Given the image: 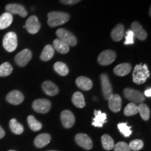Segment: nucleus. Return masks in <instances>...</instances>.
I'll use <instances>...</instances> for the list:
<instances>
[{"label": "nucleus", "mask_w": 151, "mask_h": 151, "mask_svg": "<svg viewBox=\"0 0 151 151\" xmlns=\"http://www.w3.org/2000/svg\"><path fill=\"white\" fill-rule=\"evenodd\" d=\"M42 89L45 93L49 96H55L59 93V88L50 81H46L43 83Z\"/></svg>", "instance_id": "nucleus-18"}, {"label": "nucleus", "mask_w": 151, "mask_h": 151, "mask_svg": "<svg viewBox=\"0 0 151 151\" xmlns=\"http://www.w3.org/2000/svg\"><path fill=\"white\" fill-rule=\"evenodd\" d=\"M61 121L65 128H71L75 123V116L71 111L64 110L61 113Z\"/></svg>", "instance_id": "nucleus-13"}, {"label": "nucleus", "mask_w": 151, "mask_h": 151, "mask_svg": "<svg viewBox=\"0 0 151 151\" xmlns=\"http://www.w3.org/2000/svg\"><path fill=\"white\" fill-rule=\"evenodd\" d=\"M13 67L10 63L4 62L0 65V76L6 77L8 76L12 73Z\"/></svg>", "instance_id": "nucleus-32"}, {"label": "nucleus", "mask_w": 151, "mask_h": 151, "mask_svg": "<svg viewBox=\"0 0 151 151\" xmlns=\"http://www.w3.org/2000/svg\"><path fill=\"white\" fill-rule=\"evenodd\" d=\"M24 28L29 34H37L41 29V23L37 17L36 16H30L26 21Z\"/></svg>", "instance_id": "nucleus-10"}, {"label": "nucleus", "mask_w": 151, "mask_h": 151, "mask_svg": "<svg viewBox=\"0 0 151 151\" xmlns=\"http://www.w3.org/2000/svg\"><path fill=\"white\" fill-rule=\"evenodd\" d=\"M111 36L114 41H120L124 36V27L122 24H118L111 31Z\"/></svg>", "instance_id": "nucleus-22"}, {"label": "nucleus", "mask_w": 151, "mask_h": 151, "mask_svg": "<svg viewBox=\"0 0 151 151\" xmlns=\"http://www.w3.org/2000/svg\"><path fill=\"white\" fill-rule=\"evenodd\" d=\"M27 122L30 129L34 132H38L42 128V124L39 122L33 116H29L27 118Z\"/></svg>", "instance_id": "nucleus-29"}, {"label": "nucleus", "mask_w": 151, "mask_h": 151, "mask_svg": "<svg viewBox=\"0 0 151 151\" xmlns=\"http://www.w3.org/2000/svg\"><path fill=\"white\" fill-rule=\"evenodd\" d=\"M143 146H144V144H143V141L140 140V139H135V140L132 141L129 144V148L131 149V150L134 151H139L141 150L143 148Z\"/></svg>", "instance_id": "nucleus-35"}, {"label": "nucleus", "mask_w": 151, "mask_h": 151, "mask_svg": "<svg viewBox=\"0 0 151 151\" xmlns=\"http://www.w3.org/2000/svg\"><path fill=\"white\" fill-rule=\"evenodd\" d=\"M75 140L78 146L86 149V150H90L93 146L92 139H90L89 136L86 134H78L77 135H76Z\"/></svg>", "instance_id": "nucleus-11"}, {"label": "nucleus", "mask_w": 151, "mask_h": 151, "mask_svg": "<svg viewBox=\"0 0 151 151\" xmlns=\"http://www.w3.org/2000/svg\"><path fill=\"white\" fill-rule=\"evenodd\" d=\"M150 77V71L146 65H137L132 73L134 83L137 85L144 83Z\"/></svg>", "instance_id": "nucleus-2"}, {"label": "nucleus", "mask_w": 151, "mask_h": 151, "mask_svg": "<svg viewBox=\"0 0 151 151\" xmlns=\"http://www.w3.org/2000/svg\"><path fill=\"white\" fill-rule=\"evenodd\" d=\"M94 118L92 120V124L96 127H102L107 122V116L105 113H102L99 110L94 111Z\"/></svg>", "instance_id": "nucleus-17"}, {"label": "nucleus", "mask_w": 151, "mask_h": 151, "mask_svg": "<svg viewBox=\"0 0 151 151\" xmlns=\"http://www.w3.org/2000/svg\"><path fill=\"white\" fill-rule=\"evenodd\" d=\"M144 96H146L147 97H151V89L150 88H148V89H147L145 90L144 92Z\"/></svg>", "instance_id": "nucleus-39"}, {"label": "nucleus", "mask_w": 151, "mask_h": 151, "mask_svg": "<svg viewBox=\"0 0 151 151\" xmlns=\"http://www.w3.org/2000/svg\"><path fill=\"white\" fill-rule=\"evenodd\" d=\"M109 106L111 111L118 113L120 111L122 106V99L118 94H113L109 99Z\"/></svg>", "instance_id": "nucleus-14"}, {"label": "nucleus", "mask_w": 151, "mask_h": 151, "mask_svg": "<svg viewBox=\"0 0 151 151\" xmlns=\"http://www.w3.org/2000/svg\"><path fill=\"white\" fill-rule=\"evenodd\" d=\"M6 10L11 14H18L22 18L27 16V11L23 6L19 4H9L6 6Z\"/></svg>", "instance_id": "nucleus-12"}, {"label": "nucleus", "mask_w": 151, "mask_h": 151, "mask_svg": "<svg viewBox=\"0 0 151 151\" xmlns=\"http://www.w3.org/2000/svg\"><path fill=\"white\" fill-rule=\"evenodd\" d=\"M124 95L132 103L141 104L145 101V96L142 92L132 88H125L124 90Z\"/></svg>", "instance_id": "nucleus-5"}, {"label": "nucleus", "mask_w": 151, "mask_h": 151, "mask_svg": "<svg viewBox=\"0 0 151 151\" xmlns=\"http://www.w3.org/2000/svg\"><path fill=\"white\" fill-rule=\"evenodd\" d=\"M9 151H16V150H9Z\"/></svg>", "instance_id": "nucleus-41"}, {"label": "nucleus", "mask_w": 151, "mask_h": 151, "mask_svg": "<svg viewBox=\"0 0 151 151\" xmlns=\"http://www.w3.org/2000/svg\"><path fill=\"white\" fill-rule=\"evenodd\" d=\"M32 58V53L29 49H24L15 57V62L19 67H24L29 63Z\"/></svg>", "instance_id": "nucleus-8"}, {"label": "nucleus", "mask_w": 151, "mask_h": 151, "mask_svg": "<svg viewBox=\"0 0 151 151\" xmlns=\"http://www.w3.org/2000/svg\"><path fill=\"white\" fill-rule=\"evenodd\" d=\"M9 127L11 131L16 134H21L24 132V127L20 122H18L16 119H11L9 122Z\"/></svg>", "instance_id": "nucleus-27"}, {"label": "nucleus", "mask_w": 151, "mask_h": 151, "mask_svg": "<svg viewBox=\"0 0 151 151\" xmlns=\"http://www.w3.org/2000/svg\"><path fill=\"white\" fill-rule=\"evenodd\" d=\"M101 143L106 150H111L114 148V141L109 134H104L101 137Z\"/></svg>", "instance_id": "nucleus-28"}, {"label": "nucleus", "mask_w": 151, "mask_h": 151, "mask_svg": "<svg viewBox=\"0 0 151 151\" xmlns=\"http://www.w3.org/2000/svg\"><path fill=\"white\" fill-rule=\"evenodd\" d=\"M6 101L11 104L19 105L24 101V95L18 90H13L7 94Z\"/></svg>", "instance_id": "nucleus-15"}, {"label": "nucleus", "mask_w": 151, "mask_h": 151, "mask_svg": "<svg viewBox=\"0 0 151 151\" xmlns=\"http://www.w3.org/2000/svg\"><path fill=\"white\" fill-rule=\"evenodd\" d=\"M54 69L58 74L65 76L69 73V68L65 63L61 62H56L54 65Z\"/></svg>", "instance_id": "nucleus-30"}, {"label": "nucleus", "mask_w": 151, "mask_h": 151, "mask_svg": "<svg viewBox=\"0 0 151 151\" xmlns=\"http://www.w3.org/2000/svg\"><path fill=\"white\" fill-rule=\"evenodd\" d=\"M32 108L36 112L47 113L51 109V102L46 99H38L33 101Z\"/></svg>", "instance_id": "nucleus-6"}, {"label": "nucleus", "mask_w": 151, "mask_h": 151, "mask_svg": "<svg viewBox=\"0 0 151 151\" xmlns=\"http://www.w3.org/2000/svg\"><path fill=\"white\" fill-rule=\"evenodd\" d=\"M81 0H60V2L66 5H73L80 2Z\"/></svg>", "instance_id": "nucleus-38"}, {"label": "nucleus", "mask_w": 151, "mask_h": 151, "mask_svg": "<svg viewBox=\"0 0 151 151\" xmlns=\"http://www.w3.org/2000/svg\"><path fill=\"white\" fill-rule=\"evenodd\" d=\"M116 58V52L112 50H106L101 52L98 57V62L102 66L111 65L115 61Z\"/></svg>", "instance_id": "nucleus-7"}, {"label": "nucleus", "mask_w": 151, "mask_h": 151, "mask_svg": "<svg viewBox=\"0 0 151 151\" xmlns=\"http://www.w3.org/2000/svg\"><path fill=\"white\" fill-rule=\"evenodd\" d=\"M138 111L139 113H140L141 118L144 120H148L150 118V109H149L148 106L146 104L141 103L138 106Z\"/></svg>", "instance_id": "nucleus-31"}, {"label": "nucleus", "mask_w": 151, "mask_h": 151, "mask_svg": "<svg viewBox=\"0 0 151 151\" xmlns=\"http://www.w3.org/2000/svg\"><path fill=\"white\" fill-rule=\"evenodd\" d=\"M125 41H124V45H132L134 44V35L133 32L132 30H127L125 33Z\"/></svg>", "instance_id": "nucleus-37"}, {"label": "nucleus", "mask_w": 151, "mask_h": 151, "mask_svg": "<svg viewBox=\"0 0 151 151\" xmlns=\"http://www.w3.org/2000/svg\"><path fill=\"white\" fill-rule=\"evenodd\" d=\"M51 140V137L50 134L46 133L41 134L38 135L35 139V145L37 148H41L43 147L46 146L50 143Z\"/></svg>", "instance_id": "nucleus-21"}, {"label": "nucleus", "mask_w": 151, "mask_h": 151, "mask_svg": "<svg viewBox=\"0 0 151 151\" xmlns=\"http://www.w3.org/2000/svg\"><path fill=\"white\" fill-rule=\"evenodd\" d=\"M101 78V88H102L103 95L106 100H109V98L111 97L113 93V88L111 83L109 80L108 75L106 73H102L100 76Z\"/></svg>", "instance_id": "nucleus-9"}, {"label": "nucleus", "mask_w": 151, "mask_h": 151, "mask_svg": "<svg viewBox=\"0 0 151 151\" xmlns=\"http://www.w3.org/2000/svg\"><path fill=\"white\" fill-rule=\"evenodd\" d=\"M4 136H5V131L4 130L3 128L0 126V139H2Z\"/></svg>", "instance_id": "nucleus-40"}, {"label": "nucleus", "mask_w": 151, "mask_h": 151, "mask_svg": "<svg viewBox=\"0 0 151 151\" xmlns=\"http://www.w3.org/2000/svg\"><path fill=\"white\" fill-rule=\"evenodd\" d=\"M72 102L75 106L77 108L82 109L86 106V101L83 94L80 92H76L73 93L72 96Z\"/></svg>", "instance_id": "nucleus-25"}, {"label": "nucleus", "mask_w": 151, "mask_h": 151, "mask_svg": "<svg viewBox=\"0 0 151 151\" xmlns=\"http://www.w3.org/2000/svg\"><path fill=\"white\" fill-rule=\"evenodd\" d=\"M53 48L58 52L61 54H67L69 51L70 46L67 45V43L63 42V41L60 40L59 39H55L53 41Z\"/></svg>", "instance_id": "nucleus-23"}, {"label": "nucleus", "mask_w": 151, "mask_h": 151, "mask_svg": "<svg viewBox=\"0 0 151 151\" xmlns=\"http://www.w3.org/2000/svg\"><path fill=\"white\" fill-rule=\"evenodd\" d=\"M3 47L6 51L14 52L18 46V38L14 32H9L4 37L2 41Z\"/></svg>", "instance_id": "nucleus-3"}, {"label": "nucleus", "mask_w": 151, "mask_h": 151, "mask_svg": "<svg viewBox=\"0 0 151 151\" xmlns=\"http://www.w3.org/2000/svg\"><path fill=\"white\" fill-rule=\"evenodd\" d=\"M76 83L79 88L85 91H88L92 88V81L86 76H79L76 81Z\"/></svg>", "instance_id": "nucleus-19"}, {"label": "nucleus", "mask_w": 151, "mask_h": 151, "mask_svg": "<svg viewBox=\"0 0 151 151\" xmlns=\"http://www.w3.org/2000/svg\"><path fill=\"white\" fill-rule=\"evenodd\" d=\"M70 16L61 11H52L48 14V24L50 27H55L62 25L69 21Z\"/></svg>", "instance_id": "nucleus-1"}, {"label": "nucleus", "mask_w": 151, "mask_h": 151, "mask_svg": "<svg viewBox=\"0 0 151 151\" xmlns=\"http://www.w3.org/2000/svg\"><path fill=\"white\" fill-rule=\"evenodd\" d=\"M48 151H58V150H48Z\"/></svg>", "instance_id": "nucleus-42"}, {"label": "nucleus", "mask_w": 151, "mask_h": 151, "mask_svg": "<svg viewBox=\"0 0 151 151\" xmlns=\"http://www.w3.org/2000/svg\"><path fill=\"white\" fill-rule=\"evenodd\" d=\"M132 71V65L129 63H122L117 65L113 69V72L118 76H124Z\"/></svg>", "instance_id": "nucleus-20"}, {"label": "nucleus", "mask_w": 151, "mask_h": 151, "mask_svg": "<svg viewBox=\"0 0 151 151\" xmlns=\"http://www.w3.org/2000/svg\"><path fill=\"white\" fill-rule=\"evenodd\" d=\"M139 113L138 111V106L134 103H129L128 104L127 106L124 108V114L126 116H134V115L137 114Z\"/></svg>", "instance_id": "nucleus-33"}, {"label": "nucleus", "mask_w": 151, "mask_h": 151, "mask_svg": "<svg viewBox=\"0 0 151 151\" xmlns=\"http://www.w3.org/2000/svg\"><path fill=\"white\" fill-rule=\"evenodd\" d=\"M55 54V49L51 45L48 44L43 48V51L41 52L40 58L43 61H49L53 58Z\"/></svg>", "instance_id": "nucleus-24"}, {"label": "nucleus", "mask_w": 151, "mask_h": 151, "mask_svg": "<svg viewBox=\"0 0 151 151\" xmlns=\"http://www.w3.org/2000/svg\"><path fill=\"white\" fill-rule=\"evenodd\" d=\"M13 22V15L6 12L0 16V29L9 27Z\"/></svg>", "instance_id": "nucleus-26"}, {"label": "nucleus", "mask_w": 151, "mask_h": 151, "mask_svg": "<svg viewBox=\"0 0 151 151\" xmlns=\"http://www.w3.org/2000/svg\"><path fill=\"white\" fill-rule=\"evenodd\" d=\"M56 35L58 39L67 43L69 46H75L77 44V39L74 35L71 32L68 30L60 28L56 32Z\"/></svg>", "instance_id": "nucleus-4"}, {"label": "nucleus", "mask_w": 151, "mask_h": 151, "mask_svg": "<svg viewBox=\"0 0 151 151\" xmlns=\"http://www.w3.org/2000/svg\"><path fill=\"white\" fill-rule=\"evenodd\" d=\"M113 148H114L115 151H131L129 145L127 143L123 142V141L118 142L117 144L115 145Z\"/></svg>", "instance_id": "nucleus-36"}, {"label": "nucleus", "mask_w": 151, "mask_h": 151, "mask_svg": "<svg viewBox=\"0 0 151 151\" xmlns=\"http://www.w3.org/2000/svg\"><path fill=\"white\" fill-rule=\"evenodd\" d=\"M132 31L133 32L134 37H137L138 39L141 41H144L147 38V32H146L140 23L138 22H134L131 24Z\"/></svg>", "instance_id": "nucleus-16"}, {"label": "nucleus", "mask_w": 151, "mask_h": 151, "mask_svg": "<svg viewBox=\"0 0 151 151\" xmlns=\"http://www.w3.org/2000/svg\"><path fill=\"white\" fill-rule=\"evenodd\" d=\"M118 128L120 133L122 134L124 137H129L132 134V131L131 129V127L128 126L127 122H121L118 124Z\"/></svg>", "instance_id": "nucleus-34"}]
</instances>
